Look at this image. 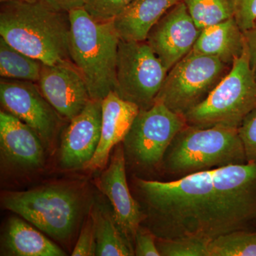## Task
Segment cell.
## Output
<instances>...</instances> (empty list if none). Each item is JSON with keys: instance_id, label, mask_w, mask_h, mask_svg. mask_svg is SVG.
Returning <instances> with one entry per match:
<instances>
[{"instance_id": "cell-14", "label": "cell", "mask_w": 256, "mask_h": 256, "mask_svg": "<svg viewBox=\"0 0 256 256\" xmlns=\"http://www.w3.org/2000/svg\"><path fill=\"white\" fill-rule=\"evenodd\" d=\"M102 100H90L69 121L62 134L60 166L65 170L84 169L97 150L101 136Z\"/></svg>"}, {"instance_id": "cell-2", "label": "cell", "mask_w": 256, "mask_h": 256, "mask_svg": "<svg viewBox=\"0 0 256 256\" xmlns=\"http://www.w3.org/2000/svg\"><path fill=\"white\" fill-rule=\"evenodd\" d=\"M69 12L46 1L10 0L0 8V35L12 46L46 65L72 62Z\"/></svg>"}, {"instance_id": "cell-5", "label": "cell", "mask_w": 256, "mask_h": 256, "mask_svg": "<svg viewBox=\"0 0 256 256\" xmlns=\"http://www.w3.org/2000/svg\"><path fill=\"white\" fill-rule=\"evenodd\" d=\"M256 108V78L247 52L234 60L228 73L203 102L184 116L186 124L202 128L238 129Z\"/></svg>"}, {"instance_id": "cell-33", "label": "cell", "mask_w": 256, "mask_h": 256, "mask_svg": "<svg viewBox=\"0 0 256 256\" xmlns=\"http://www.w3.org/2000/svg\"><path fill=\"white\" fill-rule=\"evenodd\" d=\"M8 1H10V0H0V2H1L2 4V3H4Z\"/></svg>"}, {"instance_id": "cell-12", "label": "cell", "mask_w": 256, "mask_h": 256, "mask_svg": "<svg viewBox=\"0 0 256 256\" xmlns=\"http://www.w3.org/2000/svg\"><path fill=\"white\" fill-rule=\"evenodd\" d=\"M200 32L182 0L160 18L146 42L169 72L192 52Z\"/></svg>"}, {"instance_id": "cell-29", "label": "cell", "mask_w": 256, "mask_h": 256, "mask_svg": "<svg viewBox=\"0 0 256 256\" xmlns=\"http://www.w3.org/2000/svg\"><path fill=\"white\" fill-rule=\"evenodd\" d=\"M134 254L137 256H160L156 236L149 228L140 227L134 240Z\"/></svg>"}, {"instance_id": "cell-31", "label": "cell", "mask_w": 256, "mask_h": 256, "mask_svg": "<svg viewBox=\"0 0 256 256\" xmlns=\"http://www.w3.org/2000/svg\"><path fill=\"white\" fill-rule=\"evenodd\" d=\"M54 9L69 12L74 10L84 8L86 0H46Z\"/></svg>"}, {"instance_id": "cell-18", "label": "cell", "mask_w": 256, "mask_h": 256, "mask_svg": "<svg viewBox=\"0 0 256 256\" xmlns=\"http://www.w3.org/2000/svg\"><path fill=\"white\" fill-rule=\"evenodd\" d=\"M244 47L242 31L232 18L202 30L192 50L232 66L244 53Z\"/></svg>"}, {"instance_id": "cell-10", "label": "cell", "mask_w": 256, "mask_h": 256, "mask_svg": "<svg viewBox=\"0 0 256 256\" xmlns=\"http://www.w3.org/2000/svg\"><path fill=\"white\" fill-rule=\"evenodd\" d=\"M3 110L30 126L46 144L54 140L62 118L42 94L36 82L2 78Z\"/></svg>"}, {"instance_id": "cell-6", "label": "cell", "mask_w": 256, "mask_h": 256, "mask_svg": "<svg viewBox=\"0 0 256 256\" xmlns=\"http://www.w3.org/2000/svg\"><path fill=\"white\" fill-rule=\"evenodd\" d=\"M2 202L5 208L58 240H68L73 235L82 210L78 192L60 184L5 192Z\"/></svg>"}, {"instance_id": "cell-15", "label": "cell", "mask_w": 256, "mask_h": 256, "mask_svg": "<svg viewBox=\"0 0 256 256\" xmlns=\"http://www.w3.org/2000/svg\"><path fill=\"white\" fill-rule=\"evenodd\" d=\"M43 141L40 136L13 114L0 112V150L2 162L24 171L41 168L44 164Z\"/></svg>"}, {"instance_id": "cell-9", "label": "cell", "mask_w": 256, "mask_h": 256, "mask_svg": "<svg viewBox=\"0 0 256 256\" xmlns=\"http://www.w3.org/2000/svg\"><path fill=\"white\" fill-rule=\"evenodd\" d=\"M186 126L184 118L160 101L148 110H140L122 146L126 158L143 169L160 166L178 133Z\"/></svg>"}, {"instance_id": "cell-11", "label": "cell", "mask_w": 256, "mask_h": 256, "mask_svg": "<svg viewBox=\"0 0 256 256\" xmlns=\"http://www.w3.org/2000/svg\"><path fill=\"white\" fill-rule=\"evenodd\" d=\"M126 158L122 143L116 146L107 169L96 178L97 188L110 201L114 220L134 250V240L146 215L130 191L126 178Z\"/></svg>"}, {"instance_id": "cell-30", "label": "cell", "mask_w": 256, "mask_h": 256, "mask_svg": "<svg viewBox=\"0 0 256 256\" xmlns=\"http://www.w3.org/2000/svg\"><path fill=\"white\" fill-rule=\"evenodd\" d=\"M242 34L249 64L256 78V22L252 28L242 32Z\"/></svg>"}, {"instance_id": "cell-4", "label": "cell", "mask_w": 256, "mask_h": 256, "mask_svg": "<svg viewBox=\"0 0 256 256\" xmlns=\"http://www.w3.org/2000/svg\"><path fill=\"white\" fill-rule=\"evenodd\" d=\"M247 162L238 129L202 128L186 124L178 133L160 166L168 174L182 176Z\"/></svg>"}, {"instance_id": "cell-22", "label": "cell", "mask_w": 256, "mask_h": 256, "mask_svg": "<svg viewBox=\"0 0 256 256\" xmlns=\"http://www.w3.org/2000/svg\"><path fill=\"white\" fill-rule=\"evenodd\" d=\"M200 30L234 18V0H182Z\"/></svg>"}, {"instance_id": "cell-27", "label": "cell", "mask_w": 256, "mask_h": 256, "mask_svg": "<svg viewBox=\"0 0 256 256\" xmlns=\"http://www.w3.org/2000/svg\"><path fill=\"white\" fill-rule=\"evenodd\" d=\"M96 254V240L92 216L84 224L72 256H94Z\"/></svg>"}, {"instance_id": "cell-24", "label": "cell", "mask_w": 256, "mask_h": 256, "mask_svg": "<svg viewBox=\"0 0 256 256\" xmlns=\"http://www.w3.org/2000/svg\"><path fill=\"white\" fill-rule=\"evenodd\" d=\"M208 239L195 236L156 238L160 256H208Z\"/></svg>"}, {"instance_id": "cell-28", "label": "cell", "mask_w": 256, "mask_h": 256, "mask_svg": "<svg viewBox=\"0 0 256 256\" xmlns=\"http://www.w3.org/2000/svg\"><path fill=\"white\" fill-rule=\"evenodd\" d=\"M234 18L242 32L256 22V0H234Z\"/></svg>"}, {"instance_id": "cell-26", "label": "cell", "mask_w": 256, "mask_h": 256, "mask_svg": "<svg viewBox=\"0 0 256 256\" xmlns=\"http://www.w3.org/2000/svg\"><path fill=\"white\" fill-rule=\"evenodd\" d=\"M238 130L247 162L256 164V108L248 114Z\"/></svg>"}, {"instance_id": "cell-25", "label": "cell", "mask_w": 256, "mask_h": 256, "mask_svg": "<svg viewBox=\"0 0 256 256\" xmlns=\"http://www.w3.org/2000/svg\"><path fill=\"white\" fill-rule=\"evenodd\" d=\"M132 0H86L84 9L99 21H112Z\"/></svg>"}, {"instance_id": "cell-8", "label": "cell", "mask_w": 256, "mask_h": 256, "mask_svg": "<svg viewBox=\"0 0 256 256\" xmlns=\"http://www.w3.org/2000/svg\"><path fill=\"white\" fill-rule=\"evenodd\" d=\"M168 70L146 41L120 40L114 92L148 110L156 102Z\"/></svg>"}, {"instance_id": "cell-17", "label": "cell", "mask_w": 256, "mask_h": 256, "mask_svg": "<svg viewBox=\"0 0 256 256\" xmlns=\"http://www.w3.org/2000/svg\"><path fill=\"white\" fill-rule=\"evenodd\" d=\"M182 0H132L114 18V24L120 40L146 41L152 28L174 5Z\"/></svg>"}, {"instance_id": "cell-7", "label": "cell", "mask_w": 256, "mask_h": 256, "mask_svg": "<svg viewBox=\"0 0 256 256\" xmlns=\"http://www.w3.org/2000/svg\"><path fill=\"white\" fill-rule=\"evenodd\" d=\"M230 69L218 58L192 50L168 72L156 100L184 117L208 97Z\"/></svg>"}, {"instance_id": "cell-1", "label": "cell", "mask_w": 256, "mask_h": 256, "mask_svg": "<svg viewBox=\"0 0 256 256\" xmlns=\"http://www.w3.org/2000/svg\"><path fill=\"white\" fill-rule=\"evenodd\" d=\"M156 238L213 239L256 222V164L246 162L170 182L136 178Z\"/></svg>"}, {"instance_id": "cell-19", "label": "cell", "mask_w": 256, "mask_h": 256, "mask_svg": "<svg viewBox=\"0 0 256 256\" xmlns=\"http://www.w3.org/2000/svg\"><path fill=\"white\" fill-rule=\"evenodd\" d=\"M4 246L16 256H64L63 250L41 232L18 217L10 218L4 235Z\"/></svg>"}, {"instance_id": "cell-20", "label": "cell", "mask_w": 256, "mask_h": 256, "mask_svg": "<svg viewBox=\"0 0 256 256\" xmlns=\"http://www.w3.org/2000/svg\"><path fill=\"white\" fill-rule=\"evenodd\" d=\"M90 216L94 222L97 256H134L133 248L122 235L114 216L98 206L92 207Z\"/></svg>"}, {"instance_id": "cell-3", "label": "cell", "mask_w": 256, "mask_h": 256, "mask_svg": "<svg viewBox=\"0 0 256 256\" xmlns=\"http://www.w3.org/2000/svg\"><path fill=\"white\" fill-rule=\"evenodd\" d=\"M70 60L82 74L92 100L114 92L120 37L114 21H99L84 8L69 12Z\"/></svg>"}, {"instance_id": "cell-32", "label": "cell", "mask_w": 256, "mask_h": 256, "mask_svg": "<svg viewBox=\"0 0 256 256\" xmlns=\"http://www.w3.org/2000/svg\"><path fill=\"white\" fill-rule=\"evenodd\" d=\"M23 1L26 2L34 3L40 1V0H23Z\"/></svg>"}, {"instance_id": "cell-13", "label": "cell", "mask_w": 256, "mask_h": 256, "mask_svg": "<svg viewBox=\"0 0 256 256\" xmlns=\"http://www.w3.org/2000/svg\"><path fill=\"white\" fill-rule=\"evenodd\" d=\"M36 84L45 98L68 122L92 100L85 80L72 62L43 64Z\"/></svg>"}, {"instance_id": "cell-23", "label": "cell", "mask_w": 256, "mask_h": 256, "mask_svg": "<svg viewBox=\"0 0 256 256\" xmlns=\"http://www.w3.org/2000/svg\"><path fill=\"white\" fill-rule=\"evenodd\" d=\"M208 256H256V232L236 230L213 239Z\"/></svg>"}, {"instance_id": "cell-16", "label": "cell", "mask_w": 256, "mask_h": 256, "mask_svg": "<svg viewBox=\"0 0 256 256\" xmlns=\"http://www.w3.org/2000/svg\"><path fill=\"white\" fill-rule=\"evenodd\" d=\"M139 111L136 104L121 98L114 92L102 99L100 142L84 170H97L105 168L111 150L124 140Z\"/></svg>"}, {"instance_id": "cell-21", "label": "cell", "mask_w": 256, "mask_h": 256, "mask_svg": "<svg viewBox=\"0 0 256 256\" xmlns=\"http://www.w3.org/2000/svg\"><path fill=\"white\" fill-rule=\"evenodd\" d=\"M43 64L9 44L0 36V76L2 78L37 82Z\"/></svg>"}]
</instances>
